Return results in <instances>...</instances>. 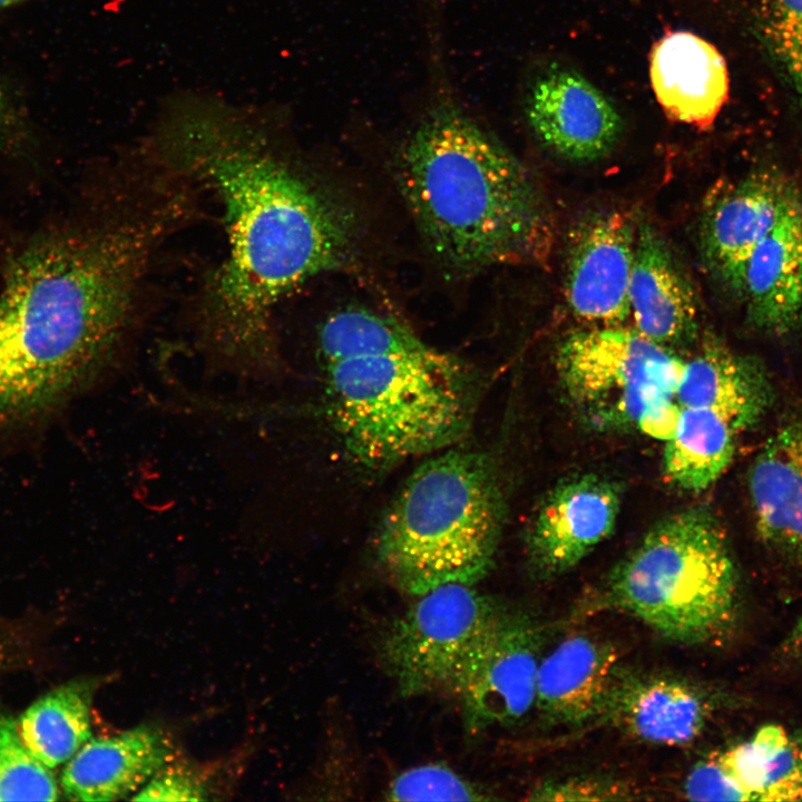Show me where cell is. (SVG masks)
Here are the masks:
<instances>
[{"mask_svg":"<svg viewBox=\"0 0 802 802\" xmlns=\"http://www.w3.org/2000/svg\"><path fill=\"white\" fill-rule=\"evenodd\" d=\"M749 486L760 538L802 554V414L766 440L752 462Z\"/></svg>","mask_w":802,"mask_h":802,"instance_id":"44dd1931","label":"cell"},{"mask_svg":"<svg viewBox=\"0 0 802 802\" xmlns=\"http://www.w3.org/2000/svg\"><path fill=\"white\" fill-rule=\"evenodd\" d=\"M740 297L760 332L783 336L802 324L801 193L747 257Z\"/></svg>","mask_w":802,"mask_h":802,"instance_id":"9a60e30c","label":"cell"},{"mask_svg":"<svg viewBox=\"0 0 802 802\" xmlns=\"http://www.w3.org/2000/svg\"><path fill=\"white\" fill-rule=\"evenodd\" d=\"M20 121L17 106L0 80V141H9L12 134H18Z\"/></svg>","mask_w":802,"mask_h":802,"instance_id":"4dcf8cb0","label":"cell"},{"mask_svg":"<svg viewBox=\"0 0 802 802\" xmlns=\"http://www.w3.org/2000/svg\"><path fill=\"white\" fill-rule=\"evenodd\" d=\"M636 231L630 216L615 209L593 214L573 231L565 296L578 320L616 326L628 319Z\"/></svg>","mask_w":802,"mask_h":802,"instance_id":"8fae6325","label":"cell"},{"mask_svg":"<svg viewBox=\"0 0 802 802\" xmlns=\"http://www.w3.org/2000/svg\"><path fill=\"white\" fill-rule=\"evenodd\" d=\"M718 759L741 801L802 800V728L765 724Z\"/></svg>","mask_w":802,"mask_h":802,"instance_id":"7402d4cb","label":"cell"},{"mask_svg":"<svg viewBox=\"0 0 802 802\" xmlns=\"http://www.w3.org/2000/svg\"><path fill=\"white\" fill-rule=\"evenodd\" d=\"M714 710L713 696L689 681L619 668L599 716L642 742L679 746L703 733Z\"/></svg>","mask_w":802,"mask_h":802,"instance_id":"5bb4252c","label":"cell"},{"mask_svg":"<svg viewBox=\"0 0 802 802\" xmlns=\"http://www.w3.org/2000/svg\"><path fill=\"white\" fill-rule=\"evenodd\" d=\"M172 755L169 740L150 725L90 739L67 761L63 793L75 801H114L138 791Z\"/></svg>","mask_w":802,"mask_h":802,"instance_id":"ffe728a7","label":"cell"},{"mask_svg":"<svg viewBox=\"0 0 802 802\" xmlns=\"http://www.w3.org/2000/svg\"><path fill=\"white\" fill-rule=\"evenodd\" d=\"M799 194L783 173L757 169L708 195L700 226L702 256L731 292L740 295L747 257Z\"/></svg>","mask_w":802,"mask_h":802,"instance_id":"30bf717a","label":"cell"},{"mask_svg":"<svg viewBox=\"0 0 802 802\" xmlns=\"http://www.w3.org/2000/svg\"><path fill=\"white\" fill-rule=\"evenodd\" d=\"M275 107L179 91L160 101L145 145L222 205L227 248L200 287L197 341L214 364L261 379L278 369L277 305L354 267L358 211L296 148Z\"/></svg>","mask_w":802,"mask_h":802,"instance_id":"6da1fadb","label":"cell"},{"mask_svg":"<svg viewBox=\"0 0 802 802\" xmlns=\"http://www.w3.org/2000/svg\"><path fill=\"white\" fill-rule=\"evenodd\" d=\"M628 296L635 329L646 338L667 346L697 332L696 293L666 241L646 222L637 225Z\"/></svg>","mask_w":802,"mask_h":802,"instance_id":"2e32d148","label":"cell"},{"mask_svg":"<svg viewBox=\"0 0 802 802\" xmlns=\"http://www.w3.org/2000/svg\"><path fill=\"white\" fill-rule=\"evenodd\" d=\"M634 791L616 780L599 776H573L550 780L535 788L534 801H622L633 800Z\"/></svg>","mask_w":802,"mask_h":802,"instance_id":"83f0119b","label":"cell"},{"mask_svg":"<svg viewBox=\"0 0 802 802\" xmlns=\"http://www.w3.org/2000/svg\"><path fill=\"white\" fill-rule=\"evenodd\" d=\"M57 781L22 741L18 722L0 716V801H56Z\"/></svg>","mask_w":802,"mask_h":802,"instance_id":"d4e9b609","label":"cell"},{"mask_svg":"<svg viewBox=\"0 0 802 802\" xmlns=\"http://www.w3.org/2000/svg\"><path fill=\"white\" fill-rule=\"evenodd\" d=\"M606 642L575 634L540 657L535 706L545 720L577 725L599 716L619 669Z\"/></svg>","mask_w":802,"mask_h":802,"instance_id":"d6986e66","label":"cell"},{"mask_svg":"<svg viewBox=\"0 0 802 802\" xmlns=\"http://www.w3.org/2000/svg\"><path fill=\"white\" fill-rule=\"evenodd\" d=\"M325 409L348 454L370 469L434 454L469 431L479 395L472 366L365 305L329 313L316 332Z\"/></svg>","mask_w":802,"mask_h":802,"instance_id":"277c9868","label":"cell"},{"mask_svg":"<svg viewBox=\"0 0 802 802\" xmlns=\"http://www.w3.org/2000/svg\"><path fill=\"white\" fill-rule=\"evenodd\" d=\"M620 509L617 485L585 473L559 482L541 501L527 534L531 568L541 577L578 565L615 529Z\"/></svg>","mask_w":802,"mask_h":802,"instance_id":"7c38bea8","label":"cell"},{"mask_svg":"<svg viewBox=\"0 0 802 802\" xmlns=\"http://www.w3.org/2000/svg\"><path fill=\"white\" fill-rule=\"evenodd\" d=\"M524 109L540 143L573 162L606 156L623 131L622 117L612 101L567 68L552 67L537 75L526 90Z\"/></svg>","mask_w":802,"mask_h":802,"instance_id":"4fadbf2b","label":"cell"},{"mask_svg":"<svg viewBox=\"0 0 802 802\" xmlns=\"http://www.w3.org/2000/svg\"><path fill=\"white\" fill-rule=\"evenodd\" d=\"M781 654L785 659L802 663V613L784 638Z\"/></svg>","mask_w":802,"mask_h":802,"instance_id":"1f68e13d","label":"cell"},{"mask_svg":"<svg viewBox=\"0 0 802 802\" xmlns=\"http://www.w3.org/2000/svg\"><path fill=\"white\" fill-rule=\"evenodd\" d=\"M774 390L764 366L708 339L684 362L675 391L681 408L716 413L737 432L756 424L771 408Z\"/></svg>","mask_w":802,"mask_h":802,"instance_id":"ac0fdd59","label":"cell"},{"mask_svg":"<svg viewBox=\"0 0 802 802\" xmlns=\"http://www.w3.org/2000/svg\"><path fill=\"white\" fill-rule=\"evenodd\" d=\"M203 781L190 770L165 764L141 786L135 801H202L206 799Z\"/></svg>","mask_w":802,"mask_h":802,"instance_id":"f1b7e54d","label":"cell"},{"mask_svg":"<svg viewBox=\"0 0 802 802\" xmlns=\"http://www.w3.org/2000/svg\"><path fill=\"white\" fill-rule=\"evenodd\" d=\"M541 645L542 632L537 622L503 605L450 688L460 700L468 731L510 725L535 706Z\"/></svg>","mask_w":802,"mask_h":802,"instance_id":"9c48e42d","label":"cell"},{"mask_svg":"<svg viewBox=\"0 0 802 802\" xmlns=\"http://www.w3.org/2000/svg\"><path fill=\"white\" fill-rule=\"evenodd\" d=\"M610 604L686 644L728 633L739 612V574L726 535L704 507L654 525L610 573Z\"/></svg>","mask_w":802,"mask_h":802,"instance_id":"8992f818","label":"cell"},{"mask_svg":"<svg viewBox=\"0 0 802 802\" xmlns=\"http://www.w3.org/2000/svg\"><path fill=\"white\" fill-rule=\"evenodd\" d=\"M391 801H486L492 798L478 784L441 764H426L398 774L385 790Z\"/></svg>","mask_w":802,"mask_h":802,"instance_id":"4316f807","label":"cell"},{"mask_svg":"<svg viewBox=\"0 0 802 802\" xmlns=\"http://www.w3.org/2000/svg\"><path fill=\"white\" fill-rule=\"evenodd\" d=\"M502 606L463 584H447L419 596L383 634L379 654L384 671L404 696L451 688Z\"/></svg>","mask_w":802,"mask_h":802,"instance_id":"ba28073f","label":"cell"},{"mask_svg":"<svg viewBox=\"0 0 802 802\" xmlns=\"http://www.w3.org/2000/svg\"><path fill=\"white\" fill-rule=\"evenodd\" d=\"M394 158L397 186L429 254L447 273L544 266L555 223L528 168L438 86Z\"/></svg>","mask_w":802,"mask_h":802,"instance_id":"3957f363","label":"cell"},{"mask_svg":"<svg viewBox=\"0 0 802 802\" xmlns=\"http://www.w3.org/2000/svg\"><path fill=\"white\" fill-rule=\"evenodd\" d=\"M92 693L89 682H69L37 700L21 714L20 736L48 767L69 761L91 739Z\"/></svg>","mask_w":802,"mask_h":802,"instance_id":"cb8c5ba5","label":"cell"},{"mask_svg":"<svg viewBox=\"0 0 802 802\" xmlns=\"http://www.w3.org/2000/svg\"><path fill=\"white\" fill-rule=\"evenodd\" d=\"M683 794L693 801H741L740 793L718 755L695 764L683 783Z\"/></svg>","mask_w":802,"mask_h":802,"instance_id":"f546056e","label":"cell"},{"mask_svg":"<svg viewBox=\"0 0 802 802\" xmlns=\"http://www.w3.org/2000/svg\"><path fill=\"white\" fill-rule=\"evenodd\" d=\"M25 1H28V0H0V10L8 8V7H12L14 4H18V3H21Z\"/></svg>","mask_w":802,"mask_h":802,"instance_id":"d6a6232c","label":"cell"},{"mask_svg":"<svg viewBox=\"0 0 802 802\" xmlns=\"http://www.w3.org/2000/svg\"><path fill=\"white\" fill-rule=\"evenodd\" d=\"M649 77L665 115L702 129L728 97V72L718 50L688 31H669L651 51Z\"/></svg>","mask_w":802,"mask_h":802,"instance_id":"e0dca14e","label":"cell"},{"mask_svg":"<svg viewBox=\"0 0 802 802\" xmlns=\"http://www.w3.org/2000/svg\"><path fill=\"white\" fill-rule=\"evenodd\" d=\"M761 29L802 109V0H764Z\"/></svg>","mask_w":802,"mask_h":802,"instance_id":"484cf974","label":"cell"},{"mask_svg":"<svg viewBox=\"0 0 802 802\" xmlns=\"http://www.w3.org/2000/svg\"><path fill=\"white\" fill-rule=\"evenodd\" d=\"M87 216L37 236L0 288V424L43 414L118 365L155 256L195 213L190 194L118 162Z\"/></svg>","mask_w":802,"mask_h":802,"instance_id":"7a4b0ae2","label":"cell"},{"mask_svg":"<svg viewBox=\"0 0 802 802\" xmlns=\"http://www.w3.org/2000/svg\"><path fill=\"white\" fill-rule=\"evenodd\" d=\"M739 432L722 417L698 408H681L674 436L665 442L666 478L687 491H703L728 468Z\"/></svg>","mask_w":802,"mask_h":802,"instance_id":"603a6c76","label":"cell"},{"mask_svg":"<svg viewBox=\"0 0 802 802\" xmlns=\"http://www.w3.org/2000/svg\"><path fill=\"white\" fill-rule=\"evenodd\" d=\"M684 361L635 327L596 326L565 339L556 353L560 383L599 428H636L675 400Z\"/></svg>","mask_w":802,"mask_h":802,"instance_id":"52a82bcc","label":"cell"},{"mask_svg":"<svg viewBox=\"0 0 802 802\" xmlns=\"http://www.w3.org/2000/svg\"><path fill=\"white\" fill-rule=\"evenodd\" d=\"M503 516L490 458L447 448L417 467L395 495L378 531V561L412 596L447 584L475 586L493 567Z\"/></svg>","mask_w":802,"mask_h":802,"instance_id":"5b68a950","label":"cell"}]
</instances>
